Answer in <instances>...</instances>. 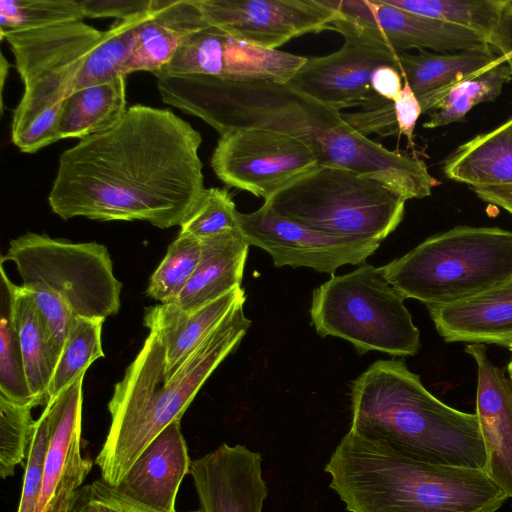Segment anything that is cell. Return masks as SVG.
I'll return each instance as SVG.
<instances>
[{"mask_svg":"<svg viewBox=\"0 0 512 512\" xmlns=\"http://www.w3.org/2000/svg\"><path fill=\"white\" fill-rule=\"evenodd\" d=\"M201 143L171 110L132 105L114 127L62 152L49 206L64 220L180 226L206 189Z\"/></svg>","mask_w":512,"mask_h":512,"instance_id":"1","label":"cell"},{"mask_svg":"<svg viewBox=\"0 0 512 512\" xmlns=\"http://www.w3.org/2000/svg\"><path fill=\"white\" fill-rule=\"evenodd\" d=\"M160 95L164 103L202 119L220 136L260 128L296 137L312 149L319 165L376 180L406 201L430 196L438 185L422 159L359 134L340 111L287 83L169 75L161 81Z\"/></svg>","mask_w":512,"mask_h":512,"instance_id":"2","label":"cell"},{"mask_svg":"<svg viewBox=\"0 0 512 512\" xmlns=\"http://www.w3.org/2000/svg\"><path fill=\"white\" fill-rule=\"evenodd\" d=\"M251 320L235 306L170 377L165 349L154 331L114 386L105 441L95 463L101 478L117 487L129 469L171 422L181 420L206 380L234 351Z\"/></svg>","mask_w":512,"mask_h":512,"instance_id":"3","label":"cell"},{"mask_svg":"<svg viewBox=\"0 0 512 512\" xmlns=\"http://www.w3.org/2000/svg\"><path fill=\"white\" fill-rule=\"evenodd\" d=\"M324 471L348 512H497L508 498L482 469L419 461L351 430Z\"/></svg>","mask_w":512,"mask_h":512,"instance_id":"4","label":"cell"},{"mask_svg":"<svg viewBox=\"0 0 512 512\" xmlns=\"http://www.w3.org/2000/svg\"><path fill=\"white\" fill-rule=\"evenodd\" d=\"M350 430L423 462L484 470L475 413L448 406L400 360L372 363L351 385Z\"/></svg>","mask_w":512,"mask_h":512,"instance_id":"5","label":"cell"},{"mask_svg":"<svg viewBox=\"0 0 512 512\" xmlns=\"http://www.w3.org/2000/svg\"><path fill=\"white\" fill-rule=\"evenodd\" d=\"M379 269L405 299L427 307L457 302L512 279V231L456 226Z\"/></svg>","mask_w":512,"mask_h":512,"instance_id":"6","label":"cell"},{"mask_svg":"<svg viewBox=\"0 0 512 512\" xmlns=\"http://www.w3.org/2000/svg\"><path fill=\"white\" fill-rule=\"evenodd\" d=\"M104 33L78 21L1 36L10 45L24 84L11 122V140L20 151L35 153L59 140L63 102Z\"/></svg>","mask_w":512,"mask_h":512,"instance_id":"7","label":"cell"},{"mask_svg":"<svg viewBox=\"0 0 512 512\" xmlns=\"http://www.w3.org/2000/svg\"><path fill=\"white\" fill-rule=\"evenodd\" d=\"M405 202L376 180L321 165L264 200L280 216L312 230L380 242L401 223Z\"/></svg>","mask_w":512,"mask_h":512,"instance_id":"8","label":"cell"},{"mask_svg":"<svg viewBox=\"0 0 512 512\" xmlns=\"http://www.w3.org/2000/svg\"><path fill=\"white\" fill-rule=\"evenodd\" d=\"M404 299L379 267L363 262L314 289L311 323L322 337L351 342L359 355L375 350L413 356L420 348V332Z\"/></svg>","mask_w":512,"mask_h":512,"instance_id":"9","label":"cell"},{"mask_svg":"<svg viewBox=\"0 0 512 512\" xmlns=\"http://www.w3.org/2000/svg\"><path fill=\"white\" fill-rule=\"evenodd\" d=\"M15 264L21 286L62 300L75 317L106 319L118 313L122 283L106 246L28 232L10 240L1 262Z\"/></svg>","mask_w":512,"mask_h":512,"instance_id":"10","label":"cell"},{"mask_svg":"<svg viewBox=\"0 0 512 512\" xmlns=\"http://www.w3.org/2000/svg\"><path fill=\"white\" fill-rule=\"evenodd\" d=\"M210 163L224 184L264 200L319 165L312 149L303 141L260 128L221 135Z\"/></svg>","mask_w":512,"mask_h":512,"instance_id":"11","label":"cell"},{"mask_svg":"<svg viewBox=\"0 0 512 512\" xmlns=\"http://www.w3.org/2000/svg\"><path fill=\"white\" fill-rule=\"evenodd\" d=\"M331 30L344 38L329 55L307 59L287 84L294 90L338 111L365 107L380 98L371 88V76L381 66L400 73L398 53L357 29L341 16Z\"/></svg>","mask_w":512,"mask_h":512,"instance_id":"12","label":"cell"},{"mask_svg":"<svg viewBox=\"0 0 512 512\" xmlns=\"http://www.w3.org/2000/svg\"><path fill=\"white\" fill-rule=\"evenodd\" d=\"M239 231L249 245L266 251L276 267H307L333 275L343 265L365 262L381 242L329 235L284 218L264 204L238 212Z\"/></svg>","mask_w":512,"mask_h":512,"instance_id":"13","label":"cell"},{"mask_svg":"<svg viewBox=\"0 0 512 512\" xmlns=\"http://www.w3.org/2000/svg\"><path fill=\"white\" fill-rule=\"evenodd\" d=\"M307 59L250 44L209 25L191 35L155 76L193 74L230 81L287 83Z\"/></svg>","mask_w":512,"mask_h":512,"instance_id":"14","label":"cell"},{"mask_svg":"<svg viewBox=\"0 0 512 512\" xmlns=\"http://www.w3.org/2000/svg\"><path fill=\"white\" fill-rule=\"evenodd\" d=\"M209 25L276 50L293 38L331 30L342 15L326 0H194Z\"/></svg>","mask_w":512,"mask_h":512,"instance_id":"15","label":"cell"},{"mask_svg":"<svg viewBox=\"0 0 512 512\" xmlns=\"http://www.w3.org/2000/svg\"><path fill=\"white\" fill-rule=\"evenodd\" d=\"M326 2L361 32L385 43L397 53L412 48L436 53L492 48L484 36L471 29L417 15L384 0Z\"/></svg>","mask_w":512,"mask_h":512,"instance_id":"16","label":"cell"},{"mask_svg":"<svg viewBox=\"0 0 512 512\" xmlns=\"http://www.w3.org/2000/svg\"><path fill=\"white\" fill-rule=\"evenodd\" d=\"M84 374L50 399L54 427L46 452L43 484L36 512H67L93 461L82 454Z\"/></svg>","mask_w":512,"mask_h":512,"instance_id":"17","label":"cell"},{"mask_svg":"<svg viewBox=\"0 0 512 512\" xmlns=\"http://www.w3.org/2000/svg\"><path fill=\"white\" fill-rule=\"evenodd\" d=\"M189 474L201 512H262L268 487L259 452L223 443L192 460Z\"/></svg>","mask_w":512,"mask_h":512,"instance_id":"18","label":"cell"},{"mask_svg":"<svg viewBox=\"0 0 512 512\" xmlns=\"http://www.w3.org/2000/svg\"><path fill=\"white\" fill-rule=\"evenodd\" d=\"M477 365L476 416L486 451L485 473L512 498V384L483 344L465 348Z\"/></svg>","mask_w":512,"mask_h":512,"instance_id":"19","label":"cell"},{"mask_svg":"<svg viewBox=\"0 0 512 512\" xmlns=\"http://www.w3.org/2000/svg\"><path fill=\"white\" fill-rule=\"evenodd\" d=\"M190 465L180 420H176L145 448L116 488L152 509L177 512L178 491Z\"/></svg>","mask_w":512,"mask_h":512,"instance_id":"20","label":"cell"},{"mask_svg":"<svg viewBox=\"0 0 512 512\" xmlns=\"http://www.w3.org/2000/svg\"><path fill=\"white\" fill-rule=\"evenodd\" d=\"M427 308L446 342L512 344V279L470 298Z\"/></svg>","mask_w":512,"mask_h":512,"instance_id":"21","label":"cell"},{"mask_svg":"<svg viewBox=\"0 0 512 512\" xmlns=\"http://www.w3.org/2000/svg\"><path fill=\"white\" fill-rule=\"evenodd\" d=\"M245 300V290L240 286L193 311H184L173 303L148 307L143 322L157 334L165 349L168 375L171 377L228 313Z\"/></svg>","mask_w":512,"mask_h":512,"instance_id":"22","label":"cell"},{"mask_svg":"<svg viewBox=\"0 0 512 512\" xmlns=\"http://www.w3.org/2000/svg\"><path fill=\"white\" fill-rule=\"evenodd\" d=\"M208 26L194 0H155L149 18L139 29L122 75L137 71L155 75L191 35Z\"/></svg>","mask_w":512,"mask_h":512,"instance_id":"23","label":"cell"},{"mask_svg":"<svg viewBox=\"0 0 512 512\" xmlns=\"http://www.w3.org/2000/svg\"><path fill=\"white\" fill-rule=\"evenodd\" d=\"M199 264L175 303L193 311L240 287L249 244L240 232L200 239Z\"/></svg>","mask_w":512,"mask_h":512,"instance_id":"24","label":"cell"},{"mask_svg":"<svg viewBox=\"0 0 512 512\" xmlns=\"http://www.w3.org/2000/svg\"><path fill=\"white\" fill-rule=\"evenodd\" d=\"M499 56L492 49L436 53L399 52L401 75L417 96L423 113H429L442 94L459 81L473 77Z\"/></svg>","mask_w":512,"mask_h":512,"instance_id":"25","label":"cell"},{"mask_svg":"<svg viewBox=\"0 0 512 512\" xmlns=\"http://www.w3.org/2000/svg\"><path fill=\"white\" fill-rule=\"evenodd\" d=\"M442 170L470 187L512 185V117L458 146Z\"/></svg>","mask_w":512,"mask_h":512,"instance_id":"26","label":"cell"},{"mask_svg":"<svg viewBox=\"0 0 512 512\" xmlns=\"http://www.w3.org/2000/svg\"><path fill=\"white\" fill-rule=\"evenodd\" d=\"M126 76L73 92L63 102L58 139L83 140L114 127L127 111Z\"/></svg>","mask_w":512,"mask_h":512,"instance_id":"27","label":"cell"},{"mask_svg":"<svg viewBox=\"0 0 512 512\" xmlns=\"http://www.w3.org/2000/svg\"><path fill=\"white\" fill-rule=\"evenodd\" d=\"M13 318L30 394L36 406H46L58 358L33 295L21 285L14 288Z\"/></svg>","mask_w":512,"mask_h":512,"instance_id":"28","label":"cell"},{"mask_svg":"<svg viewBox=\"0 0 512 512\" xmlns=\"http://www.w3.org/2000/svg\"><path fill=\"white\" fill-rule=\"evenodd\" d=\"M511 80L512 70L502 62L457 82L434 104L423 127L433 129L461 121L476 105L495 100Z\"/></svg>","mask_w":512,"mask_h":512,"instance_id":"29","label":"cell"},{"mask_svg":"<svg viewBox=\"0 0 512 512\" xmlns=\"http://www.w3.org/2000/svg\"><path fill=\"white\" fill-rule=\"evenodd\" d=\"M154 3L155 0L148 11L125 20H117L105 31L103 39L85 61L73 92L107 82L122 74L134 49L139 29L149 18Z\"/></svg>","mask_w":512,"mask_h":512,"instance_id":"30","label":"cell"},{"mask_svg":"<svg viewBox=\"0 0 512 512\" xmlns=\"http://www.w3.org/2000/svg\"><path fill=\"white\" fill-rule=\"evenodd\" d=\"M405 11L471 29L490 46L507 0H384Z\"/></svg>","mask_w":512,"mask_h":512,"instance_id":"31","label":"cell"},{"mask_svg":"<svg viewBox=\"0 0 512 512\" xmlns=\"http://www.w3.org/2000/svg\"><path fill=\"white\" fill-rule=\"evenodd\" d=\"M15 284L1 262L0 282V396L17 404L35 406L27 384L18 332L13 318Z\"/></svg>","mask_w":512,"mask_h":512,"instance_id":"32","label":"cell"},{"mask_svg":"<svg viewBox=\"0 0 512 512\" xmlns=\"http://www.w3.org/2000/svg\"><path fill=\"white\" fill-rule=\"evenodd\" d=\"M105 319L74 317L57 361L50 386L49 401L86 373L97 359L105 357L101 334Z\"/></svg>","mask_w":512,"mask_h":512,"instance_id":"33","label":"cell"},{"mask_svg":"<svg viewBox=\"0 0 512 512\" xmlns=\"http://www.w3.org/2000/svg\"><path fill=\"white\" fill-rule=\"evenodd\" d=\"M201 250L200 239L179 233L151 275L146 294L162 304L175 303L199 264Z\"/></svg>","mask_w":512,"mask_h":512,"instance_id":"34","label":"cell"},{"mask_svg":"<svg viewBox=\"0 0 512 512\" xmlns=\"http://www.w3.org/2000/svg\"><path fill=\"white\" fill-rule=\"evenodd\" d=\"M78 0H1L0 36L82 21Z\"/></svg>","mask_w":512,"mask_h":512,"instance_id":"35","label":"cell"},{"mask_svg":"<svg viewBox=\"0 0 512 512\" xmlns=\"http://www.w3.org/2000/svg\"><path fill=\"white\" fill-rule=\"evenodd\" d=\"M31 404H17L0 396V476L7 479L27 458L35 421Z\"/></svg>","mask_w":512,"mask_h":512,"instance_id":"36","label":"cell"},{"mask_svg":"<svg viewBox=\"0 0 512 512\" xmlns=\"http://www.w3.org/2000/svg\"><path fill=\"white\" fill-rule=\"evenodd\" d=\"M236 205L226 189H205L201 198L180 225L179 233L204 239L240 232Z\"/></svg>","mask_w":512,"mask_h":512,"instance_id":"37","label":"cell"},{"mask_svg":"<svg viewBox=\"0 0 512 512\" xmlns=\"http://www.w3.org/2000/svg\"><path fill=\"white\" fill-rule=\"evenodd\" d=\"M53 427L54 408L51 401H49L35 421L16 512H36L37 510L43 484L45 457Z\"/></svg>","mask_w":512,"mask_h":512,"instance_id":"38","label":"cell"},{"mask_svg":"<svg viewBox=\"0 0 512 512\" xmlns=\"http://www.w3.org/2000/svg\"><path fill=\"white\" fill-rule=\"evenodd\" d=\"M71 508L78 512H161L131 499L101 477L81 487Z\"/></svg>","mask_w":512,"mask_h":512,"instance_id":"39","label":"cell"},{"mask_svg":"<svg viewBox=\"0 0 512 512\" xmlns=\"http://www.w3.org/2000/svg\"><path fill=\"white\" fill-rule=\"evenodd\" d=\"M344 121L363 136L375 133L381 137L399 134L393 101L382 97L355 113L342 114Z\"/></svg>","mask_w":512,"mask_h":512,"instance_id":"40","label":"cell"},{"mask_svg":"<svg viewBox=\"0 0 512 512\" xmlns=\"http://www.w3.org/2000/svg\"><path fill=\"white\" fill-rule=\"evenodd\" d=\"M83 17L125 20L148 11L153 0H78Z\"/></svg>","mask_w":512,"mask_h":512,"instance_id":"41","label":"cell"},{"mask_svg":"<svg viewBox=\"0 0 512 512\" xmlns=\"http://www.w3.org/2000/svg\"><path fill=\"white\" fill-rule=\"evenodd\" d=\"M403 88L393 101L399 134L404 135L409 145H414V130L422 112L421 104L409 83L403 79Z\"/></svg>","mask_w":512,"mask_h":512,"instance_id":"42","label":"cell"},{"mask_svg":"<svg viewBox=\"0 0 512 512\" xmlns=\"http://www.w3.org/2000/svg\"><path fill=\"white\" fill-rule=\"evenodd\" d=\"M402 80V75L396 68L381 66L371 76V88L379 97L394 101L403 88Z\"/></svg>","mask_w":512,"mask_h":512,"instance_id":"43","label":"cell"},{"mask_svg":"<svg viewBox=\"0 0 512 512\" xmlns=\"http://www.w3.org/2000/svg\"><path fill=\"white\" fill-rule=\"evenodd\" d=\"M491 47L499 56L487 69L512 58V1L507 0L501 22ZM483 70V69H482Z\"/></svg>","mask_w":512,"mask_h":512,"instance_id":"44","label":"cell"},{"mask_svg":"<svg viewBox=\"0 0 512 512\" xmlns=\"http://www.w3.org/2000/svg\"><path fill=\"white\" fill-rule=\"evenodd\" d=\"M471 190L482 201L512 215V185L471 187Z\"/></svg>","mask_w":512,"mask_h":512,"instance_id":"45","label":"cell"},{"mask_svg":"<svg viewBox=\"0 0 512 512\" xmlns=\"http://www.w3.org/2000/svg\"><path fill=\"white\" fill-rule=\"evenodd\" d=\"M9 67H10V64L6 60L4 54L1 53V62H0V75H1V77H0V81H1V85H0V89H1V103H0V106H1V113H3V111H4L3 90H4V83H5L6 77L8 76Z\"/></svg>","mask_w":512,"mask_h":512,"instance_id":"46","label":"cell"},{"mask_svg":"<svg viewBox=\"0 0 512 512\" xmlns=\"http://www.w3.org/2000/svg\"><path fill=\"white\" fill-rule=\"evenodd\" d=\"M508 348L511 351V355H512V344ZM507 371H508V377H509L510 382L512 384V356H511L510 362L508 363Z\"/></svg>","mask_w":512,"mask_h":512,"instance_id":"47","label":"cell"},{"mask_svg":"<svg viewBox=\"0 0 512 512\" xmlns=\"http://www.w3.org/2000/svg\"><path fill=\"white\" fill-rule=\"evenodd\" d=\"M506 62L509 64V66H510V68H511V70H512V58H511V59H509V60H507Z\"/></svg>","mask_w":512,"mask_h":512,"instance_id":"48","label":"cell"},{"mask_svg":"<svg viewBox=\"0 0 512 512\" xmlns=\"http://www.w3.org/2000/svg\"><path fill=\"white\" fill-rule=\"evenodd\" d=\"M67 512H78V511L70 507Z\"/></svg>","mask_w":512,"mask_h":512,"instance_id":"49","label":"cell"}]
</instances>
